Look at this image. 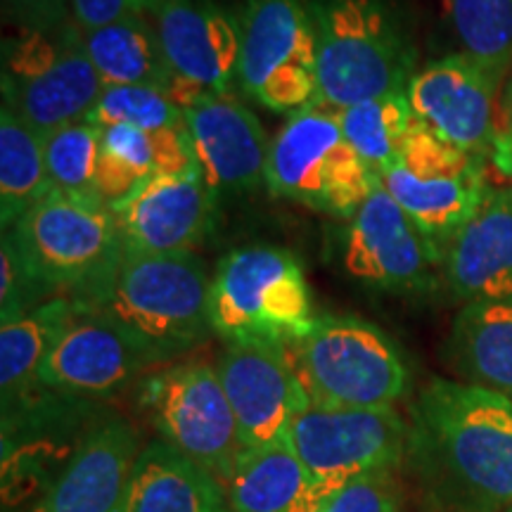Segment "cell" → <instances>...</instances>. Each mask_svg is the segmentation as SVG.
<instances>
[{"mask_svg": "<svg viewBox=\"0 0 512 512\" xmlns=\"http://www.w3.org/2000/svg\"><path fill=\"white\" fill-rule=\"evenodd\" d=\"M403 463L444 512H508L512 399L434 377L413 401Z\"/></svg>", "mask_w": 512, "mask_h": 512, "instance_id": "cell-1", "label": "cell"}, {"mask_svg": "<svg viewBox=\"0 0 512 512\" xmlns=\"http://www.w3.org/2000/svg\"><path fill=\"white\" fill-rule=\"evenodd\" d=\"M209 292L211 275L195 252L155 254L121 245L112 264L69 297L117 325L157 366L211 335Z\"/></svg>", "mask_w": 512, "mask_h": 512, "instance_id": "cell-2", "label": "cell"}, {"mask_svg": "<svg viewBox=\"0 0 512 512\" xmlns=\"http://www.w3.org/2000/svg\"><path fill=\"white\" fill-rule=\"evenodd\" d=\"M316 27V107L339 112L356 102L406 91L415 46L396 0H309Z\"/></svg>", "mask_w": 512, "mask_h": 512, "instance_id": "cell-3", "label": "cell"}, {"mask_svg": "<svg viewBox=\"0 0 512 512\" xmlns=\"http://www.w3.org/2000/svg\"><path fill=\"white\" fill-rule=\"evenodd\" d=\"M316 318L302 261L290 249L238 247L211 275L209 325L223 344L292 349Z\"/></svg>", "mask_w": 512, "mask_h": 512, "instance_id": "cell-4", "label": "cell"}, {"mask_svg": "<svg viewBox=\"0 0 512 512\" xmlns=\"http://www.w3.org/2000/svg\"><path fill=\"white\" fill-rule=\"evenodd\" d=\"M290 356L309 399L325 406L396 408L411 387L394 339L358 316H318Z\"/></svg>", "mask_w": 512, "mask_h": 512, "instance_id": "cell-5", "label": "cell"}, {"mask_svg": "<svg viewBox=\"0 0 512 512\" xmlns=\"http://www.w3.org/2000/svg\"><path fill=\"white\" fill-rule=\"evenodd\" d=\"M3 107L41 136L91 117L102 81L72 22L3 41Z\"/></svg>", "mask_w": 512, "mask_h": 512, "instance_id": "cell-6", "label": "cell"}, {"mask_svg": "<svg viewBox=\"0 0 512 512\" xmlns=\"http://www.w3.org/2000/svg\"><path fill=\"white\" fill-rule=\"evenodd\" d=\"M375 183L377 176L344 136L337 114L323 107L290 114L271 140L266 188L280 200L349 221Z\"/></svg>", "mask_w": 512, "mask_h": 512, "instance_id": "cell-7", "label": "cell"}, {"mask_svg": "<svg viewBox=\"0 0 512 512\" xmlns=\"http://www.w3.org/2000/svg\"><path fill=\"white\" fill-rule=\"evenodd\" d=\"M238 88L271 112L316 105L318 55L309 0H242Z\"/></svg>", "mask_w": 512, "mask_h": 512, "instance_id": "cell-8", "label": "cell"}, {"mask_svg": "<svg viewBox=\"0 0 512 512\" xmlns=\"http://www.w3.org/2000/svg\"><path fill=\"white\" fill-rule=\"evenodd\" d=\"M377 178L441 254L494 188L486 159L448 145L420 121Z\"/></svg>", "mask_w": 512, "mask_h": 512, "instance_id": "cell-9", "label": "cell"}, {"mask_svg": "<svg viewBox=\"0 0 512 512\" xmlns=\"http://www.w3.org/2000/svg\"><path fill=\"white\" fill-rule=\"evenodd\" d=\"M138 403L159 441L226 486L245 446L216 366L188 361L157 370L138 384Z\"/></svg>", "mask_w": 512, "mask_h": 512, "instance_id": "cell-10", "label": "cell"}, {"mask_svg": "<svg viewBox=\"0 0 512 512\" xmlns=\"http://www.w3.org/2000/svg\"><path fill=\"white\" fill-rule=\"evenodd\" d=\"M287 441L323 505L339 486L366 472L399 470L406 460L408 422L396 408H344L309 399L294 415Z\"/></svg>", "mask_w": 512, "mask_h": 512, "instance_id": "cell-11", "label": "cell"}, {"mask_svg": "<svg viewBox=\"0 0 512 512\" xmlns=\"http://www.w3.org/2000/svg\"><path fill=\"white\" fill-rule=\"evenodd\" d=\"M102 415L100 403L46 387L3 403L5 512H22L36 501Z\"/></svg>", "mask_w": 512, "mask_h": 512, "instance_id": "cell-12", "label": "cell"}, {"mask_svg": "<svg viewBox=\"0 0 512 512\" xmlns=\"http://www.w3.org/2000/svg\"><path fill=\"white\" fill-rule=\"evenodd\" d=\"M15 245L53 297L74 294L121 249L114 211L100 202L50 192L10 228Z\"/></svg>", "mask_w": 512, "mask_h": 512, "instance_id": "cell-13", "label": "cell"}, {"mask_svg": "<svg viewBox=\"0 0 512 512\" xmlns=\"http://www.w3.org/2000/svg\"><path fill=\"white\" fill-rule=\"evenodd\" d=\"M342 266L351 280L389 294H432L441 280V252L408 219L377 178L342 235Z\"/></svg>", "mask_w": 512, "mask_h": 512, "instance_id": "cell-14", "label": "cell"}, {"mask_svg": "<svg viewBox=\"0 0 512 512\" xmlns=\"http://www.w3.org/2000/svg\"><path fill=\"white\" fill-rule=\"evenodd\" d=\"M503 81L463 53L415 69L406 93L420 124L448 145L489 162L503 128Z\"/></svg>", "mask_w": 512, "mask_h": 512, "instance_id": "cell-15", "label": "cell"}, {"mask_svg": "<svg viewBox=\"0 0 512 512\" xmlns=\"http://www.w3.org/2000/svg\"><path fill=\"white\" fill-rule=\"evenodd\" d=\"M185 119L192 159L216 200L266 185L271 140L256 114L235 95L181 86L174 93Z\"/></svg>", "mask_w": 512, "mask_h": 512, "instance_id": "cell-16", "label": "cell"}, {"mask_svg": "<svg viewBox=\"0 0 512 512\" xmlns=\"http://www.w3.org/2000/svg\"><path fill=\"white\" fill-rule=\"evenodd\" d=\"M245 448L285 439L294 415L309 401L290 349L226 344L216 361Z\"/></svg>", "mask_w": 512, "mask_h": 512, "instance_id": "cell-17", "label": "cell"}, {"mask_svg": "<svg viewBox=\"0 0 512 512\" xmlns=\"http://www.w3.org/2000/svg\"><path fill=\"white\" fill-rule=\"evenodd\" d=\"M150 366V358L117 325L79 306L43 363L38 384L50 392L100 403L131 387Z\"/></svg>", "mask_w": 512, "mask_h": 512, "instance_id": "cell-18", "label": "cell"}, {"mask_svg": "<svg viewBox=\"0 0 512 512\" xmlns=\"http://www.w3.org/2000/svg\"><path fill=\"white\" fill-rule=\"evenodd\" d=\"M143 446L131 422L105 413L22 512H121Z\"/></svg>", "mask_w": 512, "mask_h": 512, "instance_id": "cell-19", "label": "cell"}, {"mask_svg": "<svg viewBox=\"0 0 512 512\" xmlns=\"http://www.w3.org/2000/svg\"><path fill=\"white\" fill-rule=\"evenodd\" d=\"M171 72L185 86L216 95L238 88V19L216 0H162L155 15Z\"/></svg>", "mask_w": 512, "mask_h": 512, "instance_id": "cell-20", "label": "cell"}, {"mask_svg": "<svg viewBox=\"0 0 512 512\" xmlns=\"http://www.w3.org/2000/svg\"><path fill=\"white\" fill-rule=\"evenodd\" d=\"M216 195L200 171L159 174L112 207L121 245L136 252H192L214 219Z\"/></svg>", "mask_w": 512, "mask_h": 512, "instance_id": "cell-21", "label": "cell"}, {"mask_svg": "<svg viewBox=\"0 0 512 512\" xmlns=\"http://www.w3.org/2000/svg\"><path fill=\"white\" fill-rule=\"evenodd\" d=\"M441 280L460 306L512 294V185L491 188L482 207L448 240Z\"/></svg>", "mask_w": 512, "mask_h": 512, "instance_id": "cell-22", "label": "cell"}, {"mask_svg": "<svg viewBox=\"0 0 512 512\" xmlns=\"http://www.w3.org/2000/svg\"><path fill=\"white\" fill-rule=\"evenodd\" d=\"M121 512H233L223 482L164 441H147Z\"/></svg>", "mask_w": 512, "mask_h": 512, "instance_id": "cell-23", "label": "cell"}, {"mask_svg": "<svg viewBox=\"0 0 512 512\" xmlns=\"http://www.w3.org/2000/svg\"><path fill=\"white\" fill-rule=\"evenodd\" d=\"M197 171L185 128L143 131L133 126L100 128L98 195L105 207H117L133 190L159 174Z\"/></svg>", "mask_w": 512, "mask_h": 512, "instance_id": "cell-24", "label": "cell"}, {"mask_svg": "<svg viewBox=\"0 0 512 512\" xmlns=\"http://www.w3.org/2000/svg\"><path fill=\"white\" fill-rule=\"evenodd\" d=\"M448 358L463 382L512 399V294L460 306Z\"/></svg>", "mask_w": 512, "mask_h": 512, "instance_id": "cell-25", "label": "cell"}, {"mask_svg": "<svg viewBox=\"0 0 512 512\" xmlns=\"http://www.w3.org/2000/svg\"><path fill=\"white\" fill-rule=\"evenodd\" d=\"M233 512H318L311 477L290 441L245 448L226 482Z\"/></svg>", "mask_w": 512, "mask_h": 512, "instance_id": "cell-26", "label": "cell"}, {"mask_svg": "<svg viewBox=\"0 0 512 512\" xmlns=\"http://www.w3.org/2000/svg\"><path fill=\"white\" fill-rule=\"evenodd\" d=\"M83 43L102 86H152L162 91L174 86L176 76L152 17L128 15L83 31Z\"/></svg>", "mask_w": 512, "mask_h": 512, "instance_id": "cell-27", "label": "cell"}, {"mask_svg": "<svg viewBox=\"0 0 512 512\" xmlns=\"http://www.w3.org/2000/svg\"><path fill=\"white\" fill-rule=\"evenodd\" d=\"M76 302L67 294L53 297L22 318L0 325V394L3 403L34 392L43 363L57 339L76 316Z\"/></svg>", "mask_w": 512, "mask_h": 512, "instance_id": "cell-28", "label": "cell"}, {"mask_svg": "<svg viewBox=\"0 0 512 512\" xmlns=\"http://www.w3.org/2000/svg\"><path fill=\"white\" fill-rule=\"evenodd\" d=\"M53 192L43 136L0 110V226L10 230Z\"/></svg>", "mask_w": 512, "mask_h": 512, "instance_id": "cell-29", "label": "cell"}, {"mask_svg": "<svg viewBox=\"0 0 512 512\" xmlns=\"http://www.w3.org/2000/svg\"><path fill=\"white\" fill-rule=\"evenodd\" d=\"M441 15L458 53L505 83L512 69V0H441Z\"/></svg>", "mask_w": 512, "mask_h": 512, "instance_id": "cell-30", "label": "cell"}, {"mask_svg": "<svg viewBox=\"0 0 512 512\" xmlns=\"http://www.w3.org/2000/svg\"><path fill=\"white\" fill-rule=\"evenodd\" d=\"M335 114L344 136L375 176L394 162L403 140L418 121L406 91L356 102Z\"/></svg>", "mask_w": 512, "mask_h": 512, "instance_id": "cell-31", "label": "cell"}, {"mask_svg": "<svg viewBox=\"0 0 512 512\" xmlns=\"http://www.w3.org/2000/svg\"><path fill=\"white\" fill-rule=\"evenodd\" d=\"M46 166L53 192L76 200L100 202V128L83 119L43 136ZM102 204V202H100Z\"/></svg>", "mask_w": 512, "mask_h": 512, "instance_id": "cell-32", "label": "cell"}, {"mask_svg": "<svg viewBox=\"0 0 512 512\" xmlns=\"http://www.w3.org/2000/svg\"><path fill=\"white\" fill-rule=\"evenodd\" d=\"M93 126H133L143 131L185 128L181 105L169 91L152 86H105L91 117Z\"/></svg>", "mask_w": 512, "mask_h": 512, "instance_id": "cell-33", "label": "cell"}, {"mask_svg": "<svg viewBox=\"0 0 512 512\" xmlns=\"http://www.w3.org/2000/svg\"><path fill=\"white\" fill-rule=\"evenodd\" d=\"M48 299H53V294L24 261L10 230H3V245H0V325L22 318L24 313L36 309Z\"/></svg>", "mask_w": 512, "mask_h": 512, "instance_id": "cell-34", "label": "cell"}, {"mask_svg": "<svg viewBox=\"0 0 512 512\" xmlns=\"http://www.w3.org/2000/svg\"><path fill=\"white\" fill-rule=\"evenodd\" d=\"M396 470H377L351 479L325 498L318 512H401Z\"/></svg>", "mask_w": 512, "mask_h": 512, "instance_id": "cell-35", "label": "cell"}, {"mask_svg": "<svg viewBox=\"0 0 512 512\" xmlns=\"http://www.w3.org/2000/svg\"><path fill=\"white\" fill-rule=\"evenodd\" d=\"M3 19L15 31H48L72 22V0H3Z\"/></svg>", "mask_w": 512, "mask_h": 512, "instance_id": "cell-36", "label": "cell"}, {"mask_svg": "<svg viewBox=\"0 0 512 512\" xmlns=\"http://www.w3.org/2000/svg\"><path fill=\"white\" fill-rule=\"evenodd\" d=\"M162 0H72V19L81 31L98 29L128 15L152 17Z\"/></svg>", "mask_w": 512, "mask_h": 512, "instance_id": "cell-37", "label": "cell"}, {"mask_svg": "<svg viewBox=\"0 0 512 512\" xmlns=\"http://www.w3.org/2000/svg\"><path fill=\"white\" fill-rule=\"evenodd\" d=\"M489 164L494 166L496 174L503 178L505 185H512V121L505 124L498 133V140L491 150Z\"/></svg>", "mask_w": 512, "mask_h": 512, "instance_id": "cell-38", "label": "cell"}, {"mask_svg": "<svg viewBox=\"0 0 512 512\" xmlns=\"http://www.w3.org/2000/svg\"><path fill=\"white\" fill-rule=\"evenodd\" d=\"M501 112H503V126L510 124V121H512V69H510L508 79H505V86H503Z\"/></svg>", "mask_w": 512, "mask_h": 512, "instance_id": "cell-39", "label": "cell"}, {"mask_svg": "<svg viewBox=\"0 0 512 512\" xmlns=\"http://www.w3.org/2000/svg\"><path fill=\"white\" fill-rule=\"evenodd\" d=\"M508 512H512V508H510V510H508Z\"/></svg>", "mask_w": 512, "mask_h": 512, "instance_id": "cell-40", "label": "cell"}]
</instances>
